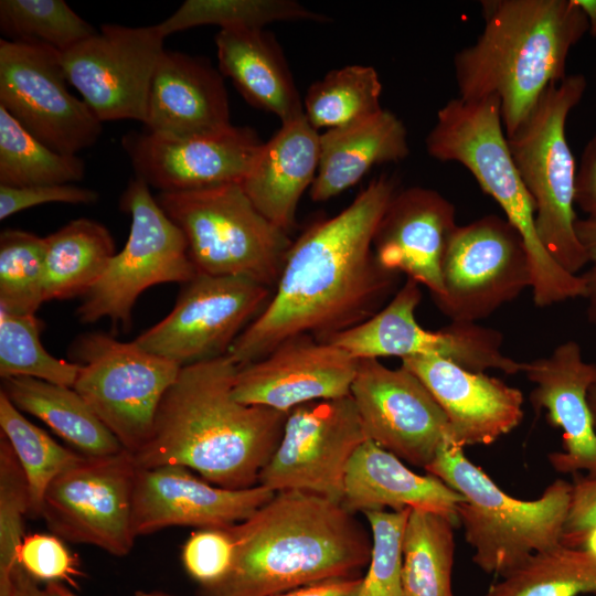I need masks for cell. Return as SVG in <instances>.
Here are the masks:
<instances>
[{
  "label": "cell",
  "mask_w": 596,
  "mask_h": 596,
  "mask_svg": "<svg viewBox=\"0 0 596 596\" xmlns=\"http://www.w3.org/2000/svg\"><path fill=\"white\" fill-rule=\"evenodd\" d=\"M0 29L7 40L41 43L60 53L98 32L63 0H1Z\"/></svg>",
  "instance_id": "obj_39"
},
{
  "label": "cell",
  "mask_w": 596,
  "mask_h": 596,
  "mask_svg": "<svg viewBox=\"0 0 596 596\" xmlns=\"http://www.w3.org/2000/svg\"><path fill=\"white\" fill-rule=\"evenodd\" d=\"M98 193L73 184L11 188L0 185V220L45 203L92 204Z\"/></svg>",
  "instance_id": "obj_45"
},
{
  "label": "cell",
  "mask_w": 596,
  "mask_h": 596,
  "mask_svg": "<svg viewBox=\"0 0 596 596\" xmlns=\"http://www.w3.org/2000/svg\"><path fill=\"white\" fill-rule=\"evenodd\" d=\"M1 391L19 411L45 423L83 455L107 456L124 450L73 387L13 376L2 379Z\"/></svg>",
  "instance_id": "obj_30"
},
{
  "label": "cell",
  "mask_w": 596,
  "mask_h": 596,
  "mask_svg": "<svg viewBox=\"0 0 596 596\" xmlns=\"http://www.w3.org/2000/svg\"><path fill=\"white\" fill-rule=\"evenodd\" d=\"M586 85L582 74L566 75L552 84L515 132L507 137L511 157L534 203L540 243L574 275L589 262L575 231L577 169L566 138V120Z\"/></svg>",
  "instance_id": "obj_7"
},
{
  "label": "cell",
  "mask_w": 596,
  "mask_h": 596,
  "mask_svg": "<svg viewBox=\"0 0 596 596\" xmlns=\"http://www.w3.org/2000/svg\"><path fill=\"white\" fill-rule=\"evenodd\" d=\"M522 373L534 385L530 394L534 412H545L549 424L562 429V450L547 456L552 468L596 476V432L588 405L596 363L586 362L579 344L568 340L547 356L523 362Z\"/></svg>",
  "instance_id": "obj_22"
},
{
  "label": "cell",
  "mask_w": 596,
  "mask_h": 596,
  "mask_svg": "<svg viewBox=\"0 0 596 596\" xmlns=\"http://www.w3.org/2000/svg\"><path fill=\"white\" fill-rule=\"evenodd\" d=\"M29 513L25 475L8 439L0 434V596H13L12 573Z\"/></svg>",
  "instance_id": "obj_41"
},
{
  "label": "cell",
  "mask_w": 596,
  "mask_h": 596,
  "mask_svg": "<svg viewBox=\"0 0 596 596\" xmlns=\"http://www.w3.org/2000/svg\"><path fill=\"white\" fill-rule=\"evenodd\" d=\"M237 370L227 354L182 366L148 441L132 454L137 467L182 466L222 488L257 486L288 413L236 401Z\"/></svg>",
  "instance_id": "obj_2"
},
{
  "label": "cell",
  "mask_w": 596,
  "mask_h": 596,
  "mask_svg": "<svg viewBox=\"0 0 596 596\" xmlns=\"http://www.w3.org/2000/svg\"><path fill=\"white\" fill-rule=\"evenodd\" d=\"M182 466L138 468L132 501L136 536L169 526L223 529L243 522L276 492L257 485L222 488Z\"/></svg>",
  "instance_id": "obj_21"
},
{
  "label": "cell",
  "mask_w": 596,
  "mask_h": 596,
  "mask_svg": "<svg viewBox=\"0 0 596 596\" xmlns=\"http://www.w3.org/2000/svg\"><path fill=\"white\" fill-rule=\"evenodd\" d=\"M359 360L343 349L304 333L238 368L233 396L247 405L289 413L313 401L349 396Z\"/></svg>",
  "instance_id": "obj_20"
},
{
  "label": "cell",
  "mask_w": 596,
  "mask_h": 596,
  "mask_svg": "<svg viewBox=\"0 0 596 596\" xmlns=\"http://www.w3.org/2000/svg\"><path fill=\"white\" fill-rule=\"evenodd\" d=\"M67 84L55 49L0 40V106L51 149L76 155L98 140L103 123Z\"/></svg>",
  "instance_id": "obj_15"
},
{
  "label": "cell",
  "mask_w": 596,
  "mask_h": 596,
  "mask_svg": "<svg viewBox=\"0 0 596 596\" xmlns=\"http://www.w3.org/2000/svg\"><path fill=\"white\" fill-rule=\"evenodd\" d=\"M79 364L73 389L130 454L149 439L162 397L181 366L149 352L135 341L109 333L79 334L70 349Z\"/></svg>",
  "instance_id": "obj_9"
},
{
  "label": "cell",
  "mask_w": 596,
  "mask_h": 596,
  "mask_svg": "<svg viewBox=\"0 0 596 596\" xmlns=\"http://www.w3.org/2000/svg\"><path fill=\"white\" fill-rule=\"evenodd\" d=\"M45 238L7 228L0 234V308L35 315L44 302Z\"/></svg>",
  "instance_id": "obj_40"
},
{
  "label": "cell",
  "mask_w": 596,
  "mask_h": 596,
  "mask_svg": "<svg viewBox=\"0 0 596 596\" xmlns=\"http://www.w3.org/2000/svg\"><path fill=\"white\" fill-rule=\"evenodd\" d=\"M294 20L324 23L329 18L294 0H187L156 25L160 34L167 38L201 25H219L221 30H256L273 22Z\"/></svg>",
  "instance_id": "obj_36"
},
{
  "label": "cell",
  "mask_w": 596,
  "mask_h": 596,
  "mask_svg": "<svg viewBox=\"0 0 596 596\" xmlns=\"http://www.w3.org/2000/svg\"><path fill=\"white\" fill-rule=\"evenodd\" d=\"M481 8L482 32L454 57L458 97L497 96L510 137L566 76L568 53L589 25L574 0H486Z\"/></svg>",
  "instance_id": "obj_4"
},
{
  "label": "cell",
  "mask_w": 596,
  "mask_h": 596,
  "mask_svg": "<svg viewBox=\"0 0 596 596\" xmlns=\"http://www.w3.org/2000/svg\"><path fill=\"white\" fill-rule=\"evenodd\" d=\"M411 510L363 513L370 524L372 552L358 596H404L402 540Z\"/></svg>",
  "instance_id": "obj_42"
},
{
  "label": "cell",
  "mask_w": 596,
  "mask_h": 596,
  "mask_svg": "<svg viewBox=\"0 0 596 596\" xmlns=\"http://www.w3.org/2000/svg\"><path fill=\"white\" fill-rule=\"evenodd\" d=\"M0 428L25 475L30 513L41 517L50 483L81 454L67 449L31 423L0 391Z\"/></svg>",
  "instance_id": "obj_37"
},
{
  "label": "cell",
  "mask_w": 596,
  "mask_h": 596,
  "mask_svg": "<svg viewBox=\"0 0 596 596\" xmlns=\"http://www.w3.org/2000/svg\"><path fill=\"white\" fill-rule=\"evenodd\" d=\"M215 45L219 71L251 105L276 115L281 124L304 115V103L272 33L263 29L220 30Z\"/></svg>",
  "instance_id": "obj_29"
},
{
  "label": "cell",
  "mask_w": 596,
  "mask_h": 596,
  "mask_svg": "<svg viewBox=\"0 0 596 596\" xmlns=\"http://www.w3.org/2000/svg\"><path fill=\"white\" fill-rule=\"evenodd\" d=\"M596 524V476L574 475L561 543L576 549L581 536Z\"/></svg>",
  "instance_id": "obj_46"
},
{
  "label": "cell",
  "mask_w": 596,
  "mask_h": 596,
  "mask_svg": "<svg viewBox=\"0 0 596 596\" xmlns=\"http://www.w3.org/2000/svg\"><path fill=\"white\" fill-rule=\"evenodd\" d=\"M366 440L351 395L301 404L288 413L258 485L274 492H311L341 503L348 465Z\"/></svg>",
  "instance_id": "obj_16"
},
{
  "label": "cell",
  "mask_w": 596,
  "mask_h": 596,
  "mask_svg": "<svg viewBox=\"0 0 596 596\" xmlns=\"http://www.w3.org/2000/svg\"><path fill=\"white\" fill-rule=\"evenodd\" d=\"M145 130L184 139L232 126L223 75L209 60L183 52H162L150 84Z\"/></svg>",
  "instance_id": "obj_25"
},
{
  "label": "cell",
  "mask_w": 596,
  "mask_h": 596,
  "mask_svg": "<svg viewBox=\"0 0 596 596\" xmlns=\"http://www.w3.org/2000/svg\"><path fill=\"white\" fill-rule=\"evenodd\" d=\"M273 291L246 277L196 274L172 310L134 341L181 368L226 355Z\"/></svg>",
  "instance_id": "obj_14"
},
{
  "label": "cell",
  "mask_w": 596,
  "mask_h": 596,
  "mask_svg": "<svg viewBox=\"0 0 596 596\" xmlns=\"http://www.w3.org/2000/svg\"><path fill=\"white\" fill-rule=\"evenodd\" d=\"M264 142L249 127L211 135L164 138L146 130L125 135L121 146L137 178L160 192L242 183Z\"/></svg>",
  "instance_id": "obj_19"
},
{
  "label": "cell",
  "mask_w": 596,
  "mask_h": 596,
  "mask_svg": "<svg viewBox=\"0 0 596 596\" xmlns=\"http://www.w3.org/2000/svg\"><path fill=\"white\" fill-rule=\"evenodd\" d=\"M425 470L464 496L457 520L473 550L472 562L485 573L501 577L532 555L562 545L572 483L556 479L540 498L517 499L450 444Z\"/></svg>",
  "instance_id": "obj_6"
},
{
  "label": "cell",
  "mask_w": 596,
  "mask_h": 596,
  "mask_svg": "<svg viewBox=\"0 0 596 596\" xmlns=\"http://www.w3.org/2000/svg\"><path fill=\"white\" fill-rule=\"evenodd\" d=\"M138 467L132 454H81L46 489L41 518L50 531L72 543L114 556L130 553L136 535L132 501Z\"/></svg>",
  "instance_id": "obj_11"
},
{
  "label": "cell",
  "mask_w": 596,
  "mask_h": 596,
  "mask_svg": "<svg viewBox=\"0 0 596 596\" xmlns=\"http://www.w3.org/2000/svg\"><path fill=\"white\" fill-rule=\"evenodd\" d=\"M382 83L372 66L347 65L311 84L304 115L313 129H332L363 120L382 109Z\"/></svg>",
  "instance_id": "obj_35"
},
{
  "label": "cell",
  "mask_w": 596,
  "mask_h": 596,
  "mask_svg": "<svg viewBox=\"0 0 596 596\" xmlns=\"http://www.w3.org/2000/svg\"><path fill=\"white\" fill-rule=\"evenodd\" d=\"M396 191L393 178H375L344 210L312 223L292 242L270 300L227 353L238 368L294 336L324 341L390 301L400 274L380 265L373 238Z\"/></svg>",
  "instance_id": "obj_1"
},
{
  "label": "cell",
  "mask_w": 596,
  "mask_h": 596,
  "mask_svg": "<svg viewBox=\"0 0 596 596\" xmlns=\"http://www.w3.org/2000/svg\"><path fill=\"white\" fill-rule=\"evenodd\" d=\"M44 238V302L84 297L116 254L110 232L86 217L68 222Z\"/></svg>",
  "instance_id": "obj_31"
},
{
  "label": "cell",
  "mask_w": 596,
  "mask_h": 596,
  "mask_svg": "<svg viewBox=\"0 0 596 596\" xmlns=\"http://www.w3.org/2000/svg\"><path fill=\"white\" fill-rule=\"evenodd\" d=\"M319 142V166L310 188L315 202L344 192L374 166L398 162L409 153L405 126L383 108L363 120L326 130Z\"/></svg>",
  "instance_id": "obj_28"
},
{
  "label": "cell",
  "mask_w": 596,
  "mask_h": 596,
  "mask_svg": "<svg viewBox=\"0 0 596 596\" xmlns=\"http://www.w3.org/2000/svg\"><path fill=\"white\" fill-rule=\"evenodd\" d=\"M426 149L439 161L458 162L468 169L520 233L531 264L536 307L584 298L586 286L582 275L562 268L540 243L534 203L511 157L497 96L448 100L437 111L436 123L426 137Z\"/></svg>",
  "instance_id": "obj_5"
},
{
  "label": "cell",
  "mask_w": 596,
  "mask_h": 596,
  "mask_svg": "<svg viewBox=\"0 0 596 596\" xmlns=\"http://www.w3.org/2000/svg\"><path fill=\"white\" fill-rule=\"evenodd\" d=\"M421 300V285L406 278L375 315L324 341L356 360L439 356L475 372L493 369L508 375L522 373L523 362L502 352L503 334L499 330L455 321L438 331L422 328L415 317Z\"/></svg>",
  "instance_id": "obj_12"
},
{
  "label": "cell",
  "mask_w": 596,
  "mask_h": 596,
  "mask_svg": "<svg viewBox=\"0 0 596 596\" xmlns=\"http://www.w3.org/2000/svg\"><path fill=\"white\" fill-rule=\"evenodd\" d=\"M228 573L201 596H276L329 578L355 577L369 565L372 534L341 503L288 490L227 528Z\"/></svg>",
  "instance_id": "obj_3"
},
{
  "label": "cell",
  "mask_w": 596,
  "mask_h": 596,
  "mask_svg": "<svg viewBox=\"0 0 596 596\" xmlns=\"http://www.w3.org/2000/svg\"><path fill=\"white\" fill-rule=\"evenodd\" d=\"M18 564L38 582L76 585L82 575L76 557L54 534L25 535L18 551Z\"/></svg>",
  "instance_id": "obj_44"
},
{
  "label": "cell",
  "mask_w": 596,
  "mask_h": 596,
  "mask_svg": "<svg viewBox=\"0 0 596 596\" xmlns=\"http://www.w3.org/2000/svg\"><path fill=\"white\" fill-rule=\"evenodd\" d=\"M455 525L444 515L411 510L402 540L404 596H454Z\"/></svg>",
  "instance_id": "obj_32"
},
{
  "label": "cell",
  "mask_w": 596,
  "mask_h": 596,
  "mask_svg": "<svg viewBox=\"0 0 596 596\" xmlns=\"http://www.w3.org/2000/svg\"><path fill=\"white\" fill-rule=\"evenodd\" d=\"M84 175L79 157L51 149L0 106V185L71 184Z\"/></svg>",
  "instance_id": "obj_33"
},
{
  "label": "cell",
  "mask_w": 596,
  "mask_h": 596,
  "mask_svg": "<svg viewBox=\"0 0 596 596\" xmlns=\"http://www.w3.org/2000/svg\"><path fill=\"white\" fill-rule=\"evenodd\" d=\"M320 135L305 115L283 123L264 142L241 185L255 207L289 234L296 224L298 203L317 174Z\"/></svg>",
  "instance_id": "obj_27"
},
{
  "label": "cell",
  "mask_w": 596,
  "mask_h": 596,
  "mask_svg": "<svg viewBox=\"0 0 596 596\" xmlns=\"http://www.w3.org/2000/svg\"><path fill=\"white\" fill-rule=\"evenodd\" d=\"M13 596H60L49 585L43 589L25 570L18 564L12 573Z\"/></svg>",
  "instance_id": "obj_49"
},
{
  "label": "cell",
  "mask_w": 596,
  "mask_h": 596,
  "mask_svg": "<svg viewBox=\"0 0 596 596\" xmlns=\"http://www.w3.org/2000/svg\"><path fill=\"white\" fill-rule=\"evenodd\" d=\"M464 500L439 478L412 471L398 457L368 439L348 465L341 504L351 513L412 509L457 522V508Z\"/></svg>",
  "instance_id": "obj_26"
},
{
  "label": "cell",
  "mask_w": 596,
  "mask_h": 596,
  "mask_svg": "<svg viewBox=\"0 0 596 596\" xmlns=\"http://www.w3.org/2000/svg\"><path fill=\"white\" fill-rule=\"evenodd\" d=\"M576 549H582L596 557V524L589 528L579 539Z\"/></svg>",
  "instance_id": "obj_53"
},
{
  "label": "cell",
  "mask_w": 596,
  "mask_h": 596,
  "mask_svg": "<svg viewBox=\"0 0 596 596\" xmlns=\"http://www.w3.org/2000/svg\"><path fill=\"white\" fill-rule=\"evenodd\" d=\"M362 576L329 578L276 596H358Z\"/></svg>",
  "instance_id": "obj_48"
},
{
  "label": "cell",
  "mask_w": 596,
  "mask_h": 596,
  "mask_svg": "<svg viewBox=\"0 0 596 596\" xmlns=\"http://www.w3.org/2000/svg\"><path fill=\"white\" fill-rule=\"evenodd\" d=\"M441 276L444 292L433 300L455 322L477 323L532 286L522 236L505 217L496 214L457 226Z\"/></svg>",
  "instance_id": "obj_13"
},
{
  "label": "cell",
  "mask_w": 596,
  "mask_h": 596,
  "mask_svg": "<svg viewBox=\"0 0 596 596\" xmlns=\"http://www.w3.org/2000/svg\"><path fill=\"white\" fill-rule=\"evenodd\" d=\"M575 204L596 221V134L590 138L582 153L576 173Z\"/></svg>",
  "instance_id": "obj_47"
},
{
  "label": "cell",
  "mask_w": 596,
  "mask_h": 596,
  "mask_svg": "<svg viewBox=\"0 0 596 596\" xmlns=\"http://www.w3.org/2000/svg\"><path fill=\"white\" fill-rule=\"evenodd\" d=\"M234 556V540L227 528L199 529L182 547V563L200 587L220 582L230 571Z\"/></svg>",
  "instance_id": "obj_43"
},
{
  "label": "cell",
  "mask_w": 596,
  "mask_h": 596,
  "mask_svg": "<svg viewBox=\"0 0 596 596\" xmlns=\"http://www.w3.org/2000/svg\"><path fill=\"white\" fill-rule=\"evenodd\" d=\"M596 593V557L561 545L529 557L501 576L486 596H578Z\"/></svg>",
  "instance_id": "obj_34"
},
{
  "label": "cell",
  "mask_w": 596,
  "mask_h": 596,
  "mask_svg": "<svg viewBox=\"0 0 596 596\" xmlns=\"http://www.w3.org/2000/svg\"><path fill=\"white\" fill-rule=\"evenodd\" d=\"M446 414L451 445H491L517 428L524 416L523 393L498 377L439 356L401 360Z\"/></svg>",
  "instance_id": "obj_23"
},
{
  "label": "cell",
  "mask_w": 596,
  "mask_h": 596,
  "mask_svg": "<svg viewBox=\"0 0 596 596\" xmlns=\"http://www.w3.org/2000/svg\"><path fill=\"white\" fill-rule=\"evenodd\" d=\"M368 439L425 469L451 445L450 426L437 401L408 369L361 359L351 393Z\"/></svg>",
  "instance_id": "obj_18"
},
{
  "label": "cell",
  "mask_w": 596,
  "mask_h": 596,
  "mask_svg": "<svg viewBox=\"0 0 596 596\" xmlns=\"http://www.w3.org/2000/svg\"><path fill=\"white\" fill-rule=\"evenodd\" d=\"M56 594L60 596H75L73 593H71L66 587L61 585L60 583H49L47 584ZM135 596H172L170 594L163 593V592H143L138 590L135 593Z\"/></svg>",
  "instance_id": "obj_54"
},
{
  "label": "cell",
  "mask_w": 596,
  "mask_h": 596,
  "mask_svg": "<svg viewBox=\"0 0 596 596\" xmlns=\"http://www.w3.org/2000/svg\"><path fill=\"white\" fill-rule=\"evenodd\" d=\"M163 41L157 25L106 23L62 53V64L68 83L102 123L132 119L143 124Z\"/></svg>",
  "instance_id": "obj_17"
},
{
  "label": "cell",
  "mask_w": 596,
  "mask_h": 596,
  "mask_svg": "<svg viewBox=\"0 0 596 596\" xmlns=\"http://www.w3.org/2000/svg\"><path fill=\"white\" fill-rule=\"evenodd\" d=\"M42 322L35 315L0 308V376H28L73 387L79 364L57 359L41 342Z\"/></svg>",
  "instance_id": "obj_38"
},
{
  "label": "cell",
  "mask_w": 596,
  "mask_h": 596,
  "mask_svg": "<svg viewBox=\"0 0 596 596\" xmlns=\"http://www.w3.org/2000/svg\"><path fill=\"white\" fill-rule=\"evenodd\" d=\"M156 199L183 232L196 274L246 277L275 289L292 241L240 183L160 192Z\"/></svg>",
  "instance_id": "obj_8"
},
{
  "label": "cell",
  "mask_w": 596,
  "mask_h": 596,
  "mask_svg": "<svg viewBox=\"0 0 596 596\" xmlns=\"http://www.w3.org/2000/svg\"><path fill=\"white\" fill-rule=\"evenodd\" d=\"M582 277L586 285L584 299H586L587 302V318L590 324L596 328V266H590V268L585 272Z\"/></svg>",
  "instance_id": "obj_51"
},
{
  "label": "cell",
  "mask_w": 596,
  "mask_h": 596,
  "mask_svg": "<svg viewBox=\"0 0 596 596\" xmlns=\"http://www.w3.org/2000/svg\"><path fill=\"white\" fill-rule=\"evenodd\" d=\"M119 206L131 216L128 240L83 297L75 313L82 323L109 319L127 331L135 304L145 290L160 284L183 285L196 270L183 232L162 210L146 182L137 177L131 179Z\"/></svg>",
  "instance_id": "obj_10"
},
{
  "label": "cell",
  "mask_w": 596,
  "mask_h": 596,
  "mask_svg": "<svg viewBox=\"0 0 596 596\" xmlns=\"http://www.w3.org/2000/svg\"><path fill=\"white\" fill-rule=\"evenodd\" d=\"M575 231L587 254L588 262L592 266H596V221L586 217L577 219Z\"/></svg>",
  "instance_id": "obj_50"
},
{
  "label": "cell",
  "mask_w": 596,
  "mask_h": 596,
  "mask_svg": "<svg viewBox=\"0 0 596 596\" xmlns=\"http://www.w3.org/2000/svg\"><path fill=\"white\" fill-rule=\"evenodd\" d=\"M574 2L587 18L590 33L596 36V0H574Z\"/></svg>",
  "instance_id": "obj_52"
},
{
  "label": "cell",
  "mask_w": 596,
  "mask_h": 596,
  "mask_svg": "<svg viewBox=\"0 0 596 596\" xmlns=\"http://www.w3.org/2000/svg\"><path fill=\"white\" fill-rule=\"evenodd\" d=\"M588 405L590 408L594 428L596 432V383L589 389L588 392Z\"/></svg>",
  "instance_id": "obj_55"
},
{
  "label": "cell",
  "mask_w": 596,
  "mask_h": 596,
  "mask_svg": "<svg viewBox=\"0 0 596 596\" xmlns=\"http://www.w3.org/2000/svg\"><path fill=\"white\" fill-rule=\"evenodd\" d=\"M454 204L439 192L411 187L396 191L374 235L380 265L425 286L433 299L444 292L443 260L457 228Z\"/></svg>",
  "instance_id": "obj_24"
}]
</instances>
